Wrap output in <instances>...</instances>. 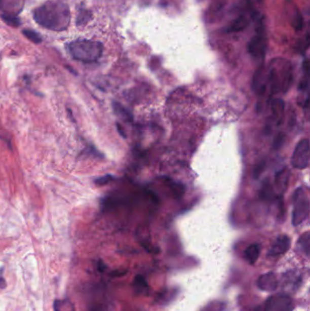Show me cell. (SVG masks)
I'll list each match as a JSON object with an SVG mask.
<instances>
[{
	"label": "cell",
	"instance_id": "obj_5",
	"mask_svg": "<svg viewBox=\"0 0 310 311\" xmlns=\"http://www.w3.org/2000/svg\"><path fill=\"white\" fill-rule=\"evenodd\" d=\"M264 25L261 21H258L257 31L252 38L249 41L248 50L249 54L255 58H263L266 55L267 40Z\"/></svg>",
	"mask_w": 310,
	"mask_h": 311
},
{
	"label": "cell",
	"instance_id": "obj_25",
	"mask_svg": "<svg viewBox=\"0 0 310 311\" xmlns=\"http://www.w3.org/2000/svg\"><path fill=\"white\" fill-rule=\"evenodd\" d=\"M254 311H264V307H261V306H258V307L255 308V310Z\"/></svg>",
	"mask_w": 310,
	"mask_h": 311
},
{
	"label": "cell",
	"instance_id": "obj_19",
	"mask_svg": "<svg viewBox=\"0 0 310 311\" xmlns=\"http://www.w3.org/2000/svg\"><path fill=\"white\" fill-rule=\"evenodd\" d=\"M298 244L301 247V249L306 253V256H308L310 247V237L308 232H306L304 235H302L300 240L298 241Z\"/></svg>",
	"mask_w": 310,
	"mask_h": 311
},
{
	"label": "cell",
	"instance_id": "obj_22",
	"mask_svg": "<svg viewBox=\"0 0 310 311\" xmlns=\"http://www.w3.org/2000/svg\"><path fill=\"white\" fill-rule=\"evenodd\" d=\"M7 287V282L2 276H0V289H4Z\"/></svg>",
	"mask_w": 310,
	"mask_h": 311
},
{
	"label": "cell",
	"instance_id": "obj_11",
	"mask_svg": "<svg viewBox=\"0 0 310 311\" xmlns=\"http://www.w3.org/2000/svg\"><path fill=\"white\" fill-rule=\"evenodd\" d=\"M249 21L248 18L244 15H241L239 18L235 19L233 22L226 28V31L228 33H236V32L242 31L248 27Z\"/></svg>",
	"mask_w": 310,
	"mask_h": 311
},
{
	"label": "cell",
	"instance_id": "obj_8",
	"mask_svg": "<svg viewBox=\"0 0 310 311\" xmlns=\"http://www.w3.org/2000/svg\"><path fill=\"white\" fill-rule=\"evenodd\" d=\"M290 243H291V241H290V239L288 238V236H279L277 238L275 242L272 245L271 249H269L268 256L277 257V256L283 255L290 248Z\"/></svg>",
	"mask_w": 310,
	"mask_h": 311
},
{
	"label": "cell",
	"instance_id": "obj_18",
	"mask_svg": "<svg viewBox=\"0 0 310 311\" xmlns=\"http://www.w3.org/2000/svg\"><path fill=\"white\" fill-rule=\"evenodd\" d=\"M134 286H135L136 290L138 292H141V293H143L145 290L148 289V286H147L146 280L140 275H138L135 278Z\"/></svg>",
	"mask_w": 310,
	"mask_h": 311
},
{
	"label": "cell",
	"instance_id": "obj_17",
	"mask_svg": "<svg viewBox=\"0 0 310 311\" xmlns=\"http://www.w3.org/2000/svg\"><path fill=\"white\" fill-rule=\"evenodd\" d=\"M2 19L4 20L5 22L7 24H9V26L14 27H18L20 26V20L19 18L17 17V15H13V14H3L1 16Z\"/></svg>",
	"mask_w": 310,
	"mask_h": 311
},
{
	"label": "cell",
	"instance_id": "obj_14",
	"mask_svg": "<svg viewBox=\"0 0 310 311\" xmlns=\"http://www.w3.org/2000/svg\"><path fill=\"white\" fill-rule=\"evenodd\" d=\"M289 13L292 14L291 16V24H292L293 27L297 30L299 31L301 30L302 27H304V19L302 18L301 14L298 11V9H297V7L293 6V10H289Z\"/></svg>",
	"mask_w": 310,
	"mask_h": 311
},
{
	"label": "cell",
	"instance_id": "obj_21",
	"mask_svg": "<svg viewBox=\"0 0 310 311\" xmlns=\"http://www.w3.org/2000/svg\"><path fill=\"white\" fill-rule=\"evenodd\" d=\"M115 179V177L112 176V175H106V176H103L100 178H97L95 180V184H97L98 186H104L106 185L108 183H110L111 181H113Z\"/></svg>",
	"mask_w": 310,
	"mask_h": 311
},
{
	"label": "cell",
	"instance_id": "obj_23",
	"mask_svg": "<svg viewBox=\"0 0 310 311\" xmlns=\"http://www.w3.org/2000/svg\"><path fill=\"white\" fill-rule=\"evenodd\" d=\"M98 270L100 272L105 271V269H106V265L102 262V261H99L98 262Z\"/></svg>",
	"mask_w": 310,
	"mask_h": 311
},
{
	"label": "cell",
	"instance_id": "obj_10",
	"mask_svg": "<svg viewBox=\"0 0 310 311\" xmlns=\"http://www.w3.org/2000/svg\"><path fill=\"white\" fill-rule=\"evenodd\" d=\"M24 0H0V10L4 14L17 15L23 9Z\"/></svg>",
	"mask_w": 310,
	"mask_h": 311
},
{
	"label": "cell",
	"instance_id": "obj_3",
	"mask_svg": "<svg viewBox=\"0 0 310 311\" xmlns=\"http://www.w3.org/2000/svg\"><path fill=\"white\" fill-rule=\"evenodd\" d=\"M71 57L84 63L96 62L101 58L103 45L101 42L89 40H76L67 45Z\"/></svg>",
	"mask_w": 310,
	"mask_h": 311
},
{
	"label": "cell",
	"instance_id": "obj_9",
	"mask_svg": "<svg viewBox=\"0 0 310 311\" xmlns=\"http://www.w3.org/2000/svg\"><path fill=\"white\" fill-rule=\"evenodd\" d=\"M278 280L273 272L260 276L257 280V287L264 291H274L278 288Z\"/></svg>",
	"mask_w": 310,
	"mask_h": 311
},
{
	"label": "cell",
	"instance_id": "obj_7",
	"mask_svg": "<svg viewBox=\"0 0 310 311\" xmlns=\"http://www.w3.org/2000/svg\"><path fill=\"white\" fill-rule=\"evenodd\" d=\"M293 303L288 295L283 293L271 296L266 301L264 311H292Z\"/></svg>",
	"mask_w": 310,
	"mask_h": 311
},
{
	"label": "cell",
	"instance_id": "obj_16",
	"mask_svg": "<svg viewBox=\"0 0 310 311\" xmlns=\"http://www.w3.org/2000/svg\"><path fill=\"white\" fill-rule=\"evenodd\" d=\"M90 18H91V12L88 9H81L76 17V25L79 27L85 26L90 20Z\"/></svg>",
	"mask_w": 310,
	"mask_h": 311
},
{
	"label": "cell",
	"instance_id": "obj_1",
	"mask_svg": "<svg viewBox=\"0 0 310 311\" xmlns=\"http://www.w3.org/2000/svg\"><path fill=\"white\" fill-rule=\"evenodd\" d=\"M34 19L38 25L47 29L64 31L70 23V9L63 1L50 0L35 9Z\"/></svg>",
	"mask_w": 310,
	"mask_h": 311
},
{
	"label": "cell",
	"instance_id": "obj_20",
	"mask_svg": "<svg viewBox=\"0 0 310 311\" xmlns=\"http://www.w3.org/2000/svg\"><path fill=\"white\" fill-rule=\"evenodd\" d=\"M23 34L25 35L26 37H27L28 40L34 42L35 44H40L42 41V37L40 36V34L37 32L31 30V29H24L23 30Z\"/></svg>",
	"mask_w": 310,
	"mask_h": 311
},
{
	"label": "cell",
	"instance_id": "obj_12",
	"mask_svg": "<svg viewBox=\"0 0 310 311\" xmlns=\"http://www.w3.org/2000/svg\"><path fill=\"white\" fill-rule=\"evenodd\" d=\"M112 107H113V110L115 112V115L121 120H125V121H132L133 120L132 113L129 111L128 108H126L124 106H122L120 103L113 101Z\"/></svg>",
	"mask_w": 310,
	"mask_h": 311
},
{
	"label": "cell",
	"instance_id": "obj_24",
	"mask_svg": "<svg viewBox=\"0 0 310 311\" xmlns=\"http://www.w3.org/2000/svg\"><path fill=\"white\" fill-rule=\"evenodd\" d=\"M117 129L119 130V132H120V135L123 137V138H126V135H125V131L121 128V126L120 124H117Z\"/></svg>",
	"mask_w": 310,
	"mask_h": 311
},
{
	"label": "cell",
	"instance_id": "obj_2",
	"mask_svg": "<svg viewBox=\"0 0 310 311\" xmlns=\"http://www.w3.org/2000/svg\"><path fill=\"white\" fill-rule=\"evenodd\" d=\"M266 89L271 88L272 92H279L287 89L292 80V67L290 62L283 58H276L267 67H264Z\"/></svg>",
	"mask_w": 310,
	"mask_h": 311
},
{
	"label": "cell",
	"instance_id": "obj_15",
	"mask_svg": "<svg viewBox=\"0 0 310 311\" xmlns=\"http://www.w3.org/2000/svg\"><path fill=\"white\" fill-rule=\"evenodd\" d=\"M54 311H75V307L69 299H56L53 305Z\"/></svg>",
	"mask_w": 310,
	"mask_h": 311
},
{
	"label": "cell",
	"instance_id": "obj_6",
	"mask_svg": "<svg viewBox=\"0 0 310 311\" xmlns=\"http://www.w3.org/2000/svg\"><path fill=\"white\" fill-rule=\"evenodd\" d=\"M309 140L304 138L297 143L293 152L291 164L295 169H306L309 165Z\"/></svg>",
	"mask_w": 310,
	"mask_h": 311
},
{
	"label": "cell",
	"instance_id": "obj_4",
	"mask_svg": "<svg viewBox=\"0 0 310 311\" xmlns=\"http://www.w3.org/2000/svg\"><path fill=\"white\" fill-rule=\"evenodd\" d=\"M309 200L303 187H298L293 196V226L297 227L308 218Z\"/></svg>",
	"mask_w": 310,
	"mask_h": 311
},
{
	"label": "cell",
	"instance_id": "obj_13",
	"mask_svg": "<svg viewBox=\"0 0 310 311\" xmlns=\"http://www.w3.org/2000/svg\"><path fill=\"white\" fill-rule=\"evenodd\" d=\"M260 254V247L258 244L250 245L245 250V258L250 264H255Z\"/></svg>",
	"mask_w": 310,
	"mask_h": 311
}]
</instances>
